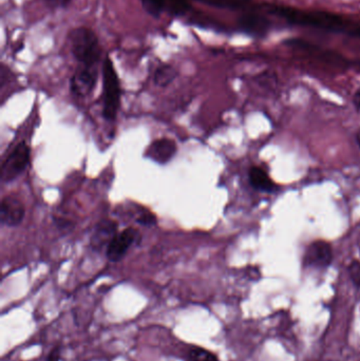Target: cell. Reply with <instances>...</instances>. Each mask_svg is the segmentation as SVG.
Segmentation results:
<instances>
[{"label":"cell","mask_w":360,"mask_h":361,"mask_svg":"<svg viewBox=\"0 0 360 361\" xmlns=\"http://www.w3.org/2000/svg\"><path fill=\"white\" fill-rule=\"evenodd\" d=\"M67 44L77 64L89 66L102 64V46L98 35L91 29L86 27L73 29L67 37Z\"/></svg>","instance_id":"6da1fadb"},{"label":"cell","mask_w":360,"mask_h":361,"mask_svg":"<svg viewBox=\"0 0 360 361\" xmlns=\"http://www.w3.org/2000/svg\"><path fill=\"white\" fill-rule=\"evenodd\" d=\"M102 115L107 121H114L121 106V84L112 60L106 58L102 65Z\"/></svg>","instance_id":"7a4b0ae2"},{"label":"cell","mask_w":360,"mask_h":361,"mask_svg":"<svg viewBox=\"0 0 360 361\" xmlns=\"http://www.w3.org/2000/svg\"><path fill=\"white\" fill-rule=\"evenodd\" d=\"M30 164V149L26 143H20L8 155L1 167L0 178L3 183H10L20 176Z\"/></svg>","instance_id":"3957f363"},{"label":"cell","mask_w":360,"mask_h":361,"mask_svg":"<svg viewBox=\"0 0 360 361\" xmlns=\"http://www.w3.org/2000/svg\"><path fill=\"white\" fill-rule=\"evenodd\" d=\"M100 75V66L77 65L76 70L71 79V91L79 98H86L92 93Z\"/></svg>","instance_id":"277c9868"},{"label":"cell","mask_w":360,"mask_h":361,"mask_svg":"<svg viewBox=\"0 0 360 361\" xmlns=\"http://www.w3.org/2000/svg\"><path fill=\"white\" fill-rule=\"evenodd\" d=\"M141 241L139 230L133 228H126L123 232H117L106 249L107 259L110 262H119L125 257L127 251L133 245Z\"/></svg>","instance_id":"5b68a950"},{"label":"cell","mask_w":360,"mask_h":361,"mask_svg":"<svg viewBox=\"0 0 360 361\" xmlns=\"http://www.w3.org/2000/svg\"><path fill=\"white\" fill-rule=\"evenodd\" d=\"M333 262V249L330 243L317 240L311 243L303 255V264L307 268H326Z\"/></svg>","instance_id":"8992f818"},{"label":"cell","mask_w":360,"mask_h":361,"mask_svg":"<svg viewBox=\"0 0 360 361\" xmlns=\"http://www.w3.org/2000/svg\"><path fill=\"white\" fill-rule=\"evenodd\" d=\"M25 218V206L20 199L7 196L1 201L0 222L3 225L15 228L22 223Z\"/></svg>","instance_id":"52a82bcc"},{"label":"cell","mask_w":360,"mask_h":361,"mask_svg":"<svg viewBox=\"0 0 360 361\" xmlns=\"http://www.w3.org/2000/svg\"><path fill=\"white\" fill-rule=\"evenodd\" d=\"M178 147L175 140L171 138H159L148 146L145 157L156 163L165 165L171 162L177 153Z\"/></svg>","instance_id":"ba28073f"},{"label":"cell","mask_w":360,"mask_h":361,"mask_svg":"<svg viewBox=\"0 0 360 361\" xmlns=\"http://www.w3.org/2000/svg\"><path fill=\"white\" fill-rule=\"evenodd\" d=\"M116 234L117 224L114 221L102 220V221L98 222L93 228V232L90 239V245H91L92 249L95 251L107 249Z\"/></svg>","instance_id":"9c48e42d"},{"label":"cell","mask_w":360,"mask_h":361,"mask_svg":"<svg viewBox=\"0 0 360 361\" xmlns=\"http://www.w3.org/2000/svg\"><path fill=\"white\" fill-rule=\"evenodd\" d=\"M248 178H250V183L253 188L259 192H271L275 188V184L272 180L271 176L261 167L254 166L251 168L250 172H248Z\"/></svg>","instance_id":"30bf717a"},{"label":"cell","mask_w":360,"mask_h":361,"mask_svg":"<svg viewBox=\"0 0 360 361\" xmlns=\"http://www.w3.org/2000/svg\"><path fill=\"white\" fill-rule=\"evenodd\" d=\"M244 30L256 37H265L269 33L272 25L267 18L259 15L246 16L244 18Z\"/></svg>","instance_id":"8fae6325"},{"label":"cell","mask_w":360,"mask_h":361,"mask_svg":"<svg viewBox=\"0 0 360 361\" xmlns=\"http://www.w3.org/2000/svg\"><path fill=\"white\" fill-rule=\"evenodd\" d=\"M178 77V70L168 64H162L156 69L154 73V83L158 87H168Z\"/></svg>","instance_id":"7c38bea8"},{"label":"cell","mask_w":360,"mask_h":361,"mask_svg":"<svg viewBox=\"0 0 360 361\" xmlns=\"http://www.w3.org/2000/svg\"><path fill=\"white\" fill-rule=\"evenodd\" d=\"M186 360L187 361H219L217 355L209 352L206 348L201 346H190L186 353Z\"/></svg>","instance_id":"4fadbf2b"},{"label":"cell","mask_w":360,"mask_h":361,"mask_svg":"<svg viewBox=\"0 0 360 361\" xmlns=\"http://www.w3.org/2000/svg\"><path fill=\"white\" fill-rule=\"evenodd\" d=\"M349 277L354 284L360 287V262L353 261L349 266Z\"/></svg>","instance_id":"5bb4252c"},{"label":"cell","mask_w":360,"mask_h":361,"mask_svg":"<svg viewBox=\"0 0 360 361\" xmlns=\"http://www.w3.org/2000/svg\"><path fill=\"white\" fill-rule=\"evenodd\" d=\"M138 223L141 224V225L144 226H152L156 225V218L154 214L148 213V211H145V213L141 214L140 217L137 219Z\"/></svg>","instance_id":"9a60e30c"},{"label":"cell","mask_w":360,"mask_h":361,"mask_svg":"<svg viewBox=\"0 0 360 361\" xmlns=\"http://www.w3.org/2000/svg\"><path fill=\"white\" fill-rule=\"evenodd\" d=\"M60 348H55L51 353H50L49 356L46 358L45 361H60Z\"/></svg>","instance_id":"2e32d148"},{"label":"cell","mask_w":360,"mask_h":361,"mask_svg":"<svg viewBox=\"0 0 360 361\" xmlns=\"http://www.w3.org/2000/svg\"><path fill=\"white\" fill-rule=\"evenodd\" d=\"M353 103L356 108L360 111V87L358 88L357 91L354 94Z\"/></svg>","instance_id":"e0dca14e"},{"label":"cell","mask_w":360,"mask_h":361,"mask_svg":"<svg viewBox=\"0 0 360 361\" xmlns=\"http://www.w3.org/2000/svg\"><path fill=\"white\" fill-rule=\"evenodd\" d=\"M356 142H357L358 146L360 147V131L358 132L357 136H356Z\"/></svg>","instance_id":"ac0fdd59"},{"label":"cell","mask_w":360,"mask_h":361,"mask_svg":"<svg viewBox=\"0 0 360 361\" xmlns=\"http://www.w3.org/2000/svg\"><path fill=\"white\" fill-rule=\"evenodd\" d=\"M356 35H357V37H360V31L359 30H358V32L356 33Z\"/></svg>","instance_id":"d6986e66"}]
</instances>
